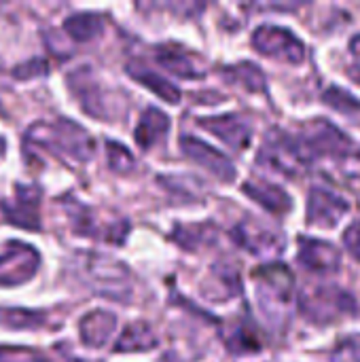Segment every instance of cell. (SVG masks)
<instances>
[{
	"mask_svg": "<svg viewBox=\"0 0 360 362\" xmlns=\"http://www.w3.org/2000/svg\"><path fill=\"white\" fill-rule=\"evenodd\" d=\"M25 140L74 163H87L95 151V144L89 132H85L79 123L68 121V119L34 123L30 125Z\"/></svg>",
	"mask_w": 360,
	"mask_h": 362,
	"instance_id": "6da1fadb",
	"label": "cell"
},
{
	"mask_svg": "<svg viewBox=\"0 0 360 362\" xmlns=\"http://www.w3.org/2000/svg\"><path fill=\"white\" fill-rule=\"evenodd\" d=\"M255 295L263 316L272 325H284L295 297V276L282 263L261 265L252 272Z\"/></svg>",
	"mask_w": 360,
	"mask_h": 362,
	"instance_id": "7a4b0ae2",
	"label": "cell"
},
{
	"mask_svg": "<svg viewBox=\"0 0 360 362\" xmlns=\"http://www.w3.org/2000/svg\"><path fill=\"white\" fill-rule=\"evenodd\" d=\"M74 274L87 284L91 291L106 295L117 301H127L132 295V276L129 269L110 259L95 252H79L72 261Z\"/></svg>",
	"mask_w": 360,
	"mask_h": 362,
	"instance_id": "3957f363",
	"label": "cell"
},
{
	"mask_svg": "<svg viewBox=\"0 0 360 362\" xmlns=\"http://www.w3.org/2000/svg\"><path fill=\"white\" fill-rule=\"evenodd\" d=\"M299 312L312 325H331L356 314V299L339 286H308L297 297Z\"/></svg>",
	"mask_w": 360,
	"mask_h": 362,
	"instance_id": "277c9868",
	"label": "cell"
},
{
	"mask_svg": "<svg viewBox=\"0 0 360 362\" xmlns=\"http://www.w3.org/2000/svg\"><path fill=\"white\" fill-rule=\"evenodd\" d=\"M308 163L314 159H339L354 148V142L331 121L312 119L301 127V136H295Z\"/></svg>",
	"mask_w": 360,
	"mask_h": 362,
	"instance_id": "5b68a950",
	"label": "cell"
},
{
	"mask_svg": "<svg viewBox=\"0 0 360 362\" xmlns=\"http://www.w3.org/2000/svg\"><path fill=\"white\" fill-rule=\"evenodd\" d=\"M259 163L284 176H299L310 165L301 153L297 138L289 136L282 129H272L265 136L261 151H259Z\"/></svg>",
	"mask_w": 360,
	"mask_h": 362,
	"instance_id": "8992f818",
	"label": "cell"
},
{
	"mask_svg": "<svg viewBox=\"0 0 360 362\" xmlns=\"http://www.w3.org/2000/svg\"><path fill=\"white\" fill-rule=\"evenodd\" d=\"M252 47L272 59L284 64H301L306 59V45L299 36H295L289 28L280 25H259L252 34Z\"/></svg>",
	"mask_w": 360,
	"mask_h": 362,
	"instance_id": "52a82bcc",
	"label": "cell"
},
{
	"mask_svg": "<svg viewBox=\"0 0 360 362\" xmlns=\"http://www.w3.org/2000/svg\"><path fill=\"white\" fill-rule=\"evenodd\" d=\"M66 212H68V218H70V225L76 233H83V235H91L95 240H106V242H112V244H121L125 240V233H127V223L121 218H115V221H106L102 218L95 210L74 202V199H68L64 204Z\"/></svg>",
	"mask_w": 360,
	"mask_h": 362,
	"instance_id": "ba28073f",
	"label": "cell"
},
{
	"mask_svg": "<svg viewBox=\"0 0 360 362\" xmlns=\"http://www.w3.org/2000/svg\"><path fill=\"white\" fill-rule=\"evenodd\" d=\"M40 265L38 252L23 242H8L0 255V286H19L34 278Z\"/></svg>",
	"mask_w": 360,
	"mask_h": 362,
	"instance_id": "9c48e42d",
	"label": "cell"
},
{
	"mask_svg": "<svg viewBox=\"0 0 360 362\" xmlns=\"http://www.w3.org/2000/svg\"><path fill=\"white\" fill-rule=\"evenodd\" d=\"M233 240L255 257H278L286 248L282 233L257 223L255 218L242 221L233 229Z\"/></svg>",
	"mask_w": 360,
	"mask_h": 362,
	"instance_id": "30bf717a",
	"label": "cell"
},
{
	"mask_svg": "<svg viewBox=\"0 0 360 362\" xmlns=\"http://www.w3.org/2000/svg\"><path fill=\"white\" fill-rule=\"evenodd\" d=\"M350 212V202L331 189L314 187L308 195V225L333 229Z\"/></svg>",
	"mask_w": 360,
	"mask_h": 362,
	"instance_id": "8fae6325",
	"label": "cell"
},
{
	"mask_svg": "<svg viewBox=\"0 0 360 362\" xmlns=\"http://www.w3.org/2000/svg\"><path fill=\"white\" fill-rule=\"evenodd\" d=\"M297 263L312 274H335L342 267V252L331 242L301 235L297 244Z\"/></svg>",
	"mask_w": 360,
	"mask_h": 362,
	"instance_id": "7c38bea8",
	"label": "cell"
},
{
	"mask_svg": "<svg viewBox=\"0 0 360 362\" xmlns=\"http://www.w3.org/2000/svg\"><path fill=\"white\" fill-rule=\"evenodd\" d=\"M180 148H182V153L189 159H193L195 163L206 168L219 180H223V182H233L236 180V165H233V161L227 155H223L221 151H216L210 144H206L204 140H199L195 136H182L180 138Z\"/></svg>",
	"mask_w": 360,
	"mask_h": 362,
	"instance_id": "4fadbf2b",
	"label": "cell"
},
{
	"mask_svg": "<svg viewBox=\"0 0 360 362\" xmlns=\"http://www.w3.org/2000/svg\"><path fill=\"white\" fill-rule=\"evenodd\" d=\"M155 55H157V62L168 72L180 78H202L206 74V62L202 59V55H197L195 51L182 45H176V42L159 45Z\"/></svg>",
	"mask_w": 360,
	"mask_h": 362,
	"instance_id": "5bb4252c",
	"label": "cell"
},
{
	"mask_svg": "<svg viewBox=\"0 0 360 362\" xmlns=\"http://www.w3.org/2000/svg\"><path fill=\"white\" fill-rule=\"evenodd\" d=\"M38 206H40V191L36 187L19 185L15 189V199L2 204V214L11 225L34 231L40 227Z\"/></svg>",
	"mask_w": 360,
	"mask_h": 362,
	"instance_id": "9a60e30c",
	"label": "cell"
},
{
	"mask_svg": "<svg viewBox=\"0 0 360 362\" xmlns=\"http://www.w3.org/2000/svg\"><path fill=\"white\" fill-rule=\"evenodd\" d=\"M72 93L76 95V100L81 102L83 110L95 119H104L108 117L106 110V93L102 91V85L98 83V78L91 74V70L87 66H81L76 72L70 74L68 78Z\"/></svg>",
	"mask_w": 360,
	"mask_h": 362,
	"instance_id": "2e32d148",
	"label": "cell"
},
{
	"mask_svg": "<svg viewBox=\"0 0 360 362\" xmlns=\"http://www.w3.org/2000/svg\"><path fill=\"white\" fill-rule=\"evenodd\" d=\"M199 125L221 138L227 146L236 151H244L252 138V125L248 119L240 115H223V117H206L199 119Z\"/></svg>",
	"mask_w": 360,
	"mask_h": 362,
	"instance_id": "e0dca14e",
	"label": "cell"
},
{
	"mask_svg": "<svg viewBox=\"0 0 360 362\" xmlns=\"http://www.w3.org/2000/svg\"><path fill=\"white\" fill-rule=\"evenodd\" d=\"M242 191L276 216H284L293 210L291 195L278 185L263 182V180H248V182H244Z\"/></svg>",
	"mask_w": 360,
	"mask_h": 362,
	"instance_id": "ac0fdd59",
	"label": "cell"
},
{
	"mask_svg": "<svg viewBox=\"0 0 360 362\" xmlns=\"http://www.w3.org/2000/svg\"><path fill=\"white\" fill-rule=\"evenodd\" d=\"M115 329H117V316L112 312H106V310L89 312L79 325L81 339L89 348H102L110 339Z\"/></svg>",
	"mask_w": 360,
	"mask_h": 362,
	"instance_id": "d6986e66",
	"label": "cell"
},
{
	"mask_svg": "<svg viewBox=\"0 0 360 362\" xmlns=\"http://www.w3.org/2000/svg\"><path fill=\"white\" fill-rule=\"evenodd\" d=\"M168 134H170V117L163 110L149 106L136 125L134 138L142 148H151V146L163 142Z\"/></svg>",
	"mask_w": 360,
	"mask_h": 362,
	"instance_id": "ffe728a7",
	"label": "cell"
},
{
	"mask_svg": "<svg viewBox=\"0 0 360 362\" xmlns=\"http://www.w3.org/2000/svg\"><path fill=\"white\" fill-rule=\"evenodd\" d=\"M127 72L132 78H136L138 83H142L146 89H151L153 93H157L161 100L170 102V104H178L180 102V91L176 85H172L168 78H163L161 74L149 70L144 64H129L127 66Z\"/></svg>",
	"mask_w": 360,
	"mask_h": 362,
	"instance_id": "44dd1931",
	"label": "cell"
},
{
	"mask_svg": "<svg viewBox=\"0 0 360 362\" xmlns=\"http://www.w3.org/2000/svg\"><path fill=\"white\" fill-rule=\"evenodd\" d=\"M155 344H157L155 331L146 322H132L125 327L119 341L115 344V352H121V354L146 352V350H153Z\"/></svg>",
	"mask_w": 360,
	"mask_h": 362,
	"instance_id": "7402d4cb",
	"label": "cell"
},
{
	"mask_svg": "<svg viewBox=\"0 0 360 362\" xmlns=\"http://www.w3.org/2000/svg\"><path fill=\"white\" fill-rule=\"evenodd\" d=\"M64 30L68 32L70 38L79 42H87L104 32V19L95 13H76L64 21Z\"/></svg>",
	"mask_w": 360,
	"mask_h": 362,
	"instance_id": "603a6c76",
	"label": "cell"
},
{
	"mask_svg": "<svg viewBox=\"0 0 360 362\" xmlns=\"http://www.w3.org/2000/svg\"><path fill=\"white\" fill-rule=\"evenodd\" d=\"M212 280L214 284H206L204 288V295H208L212 288H219V301H227L231 297H236L240 291H242V282L238 278V272L233 267H227V265H216L212 269Z\"/></svg>",
	"mask_w": 360,
	"mask_h": 362,
	"instance_id": "cb8c5ba5",
	"label": "cell"
},
{
	"mask_svg": "<svg viewBox=\"0 0 360 362\" xmlns=\"http://www.w3.org/2000/svg\"><path fill=\"white\" fill-rule=\"evenodd\" d=\"M225 74H227V78H229V81H233V83L242 85V87H244V89H248V91H265L267 81H265L263 70H261L257 64L242 62V64H238V66L229 68Z\"/></svg>",
	"mask_w": 360,
	"mask_h": 362,
	"instance_id": "d4e9b609",
	"label": "cell"
},
{
	"mask_svg": "<svg viewBox=\"0 0 360 362\" xmlns=\"http://www.w3.org/2000/svg\"><path fill=\"white\" fill-rule=\"evenodd\" d=\"M45 316L32 310H23V308H2L0 310V325L15 329V331H28V329H36L42 327Z\"/></svg>",
	"mask_w": 360,
	"mask_h": 362,
	"instance_id": "484cf974",
	"label": "cell"
},
{
	"mask_svg": "<svg viewBox=\"0 0 360 362\" xmlns=\"http://www.w3.org/2000/svg\"><path fill=\"white\" fill-rule=\"evenodd\" d=\"M227 348H229L233 354H252V352H259V350H261V341H259L257 331L244 320V322L231 333V337L227 339Z\"/></svg>",
	"mask_w": 360,
	"mask_h": 362,
	"instance_id": "4316f807",
	"label": "cell"
},
{
	"mask_svg": "<svg viewBox=\"0 0 360 362\" xmlns=\"http://www.w3.org/2000/svg\"><path fill=\"white\" fill-rule=\"evenodd\" d=\"M335 161H337L339 178L346 185H350L354 189H360V148L354 146L348 155H344V157H339Z\"/></svg>",
	"mask_w": 360,
	"mask_h": 362,
	"instance_id": "83f0119b",
	"label": "cell"
},
{
	"mask_svg": "<svg viewBox=\"0 0 360 362\" xmlns=\"http://www.w3.org/2000/svg\"><path fill=\"white\" fill-rule=\"evenodd\" d=\"M323 100H325V104H327V106H331V108H335L337 112H344V115H350V112H356V110H360L359 100H356L354 95H350L346 89L337 87V85L329 87V89L325 91Z\"/></svg>",
	"mask_w": 360,
	"mask_h": 362,
	"instance_id": "f1b7e54d",
	"label": "cell"
},
{
	"mask_svg": "<svg viewBox=\"0 0 360 362\" xmlns=\"http://www.w3.org/2000/svg\"><path fill=\"white\" fill-rule=\"evenodd\" d=\"M106 148H108V165L115 172H123L125 174V172H132L134 170L136 161H134L132 153L125 146H121L117 142H108Z\"/></svg>",
	"mask_w": 360,
	"mask_h": 362,
	"instance_id": "f546056e",
	"label": "cell"
},
{
	"mask_svg": "<svg viewBox=\"0 0 360 362\" xmlns=\"http://www.w3.org/2000/svg\"><path fill=\"white\" fill-rule=\"evenodd\" d=\"M331 362H360V337H346L331 354Z\"/></svg>",
	"mask_w": 360,
	"mask_h": 362,
	"instance_id": "4dcf8cb0",
	"label": "cell"
},
{
	"mask_svg": "<svg viewBox=\"0 0 360 362\" xmlns=\"http://www.w3.org/2000/svg\"><path fill=\"white\" fill-rule=\"evenodd\" d=\"M0 362H47L40 354L25 348H4L0 350Z\"/></svg>",
	"mask_w": 360,
	"mask_h": 362,
	"instance_id": "1f68e13d",
	"label": "cell"
},
{
	"mask_svg": "<svg viewBox=\"0 0 360 362\" xmlns=\"http://www.w3.org/2000/svg\"><path fill=\"white\" fill-rule=\"evenodd\" d=\"M344 246L348 248V252L360 261V221H354L346 231H344Z\"/></svg>",
	"mask_w": 360,
	"mask_h": 362,
	"instance_id": "d6a6232c",
	"label": "cell"
},
{
	"mask_svg": "<svg viewBox=\"0 0 360 362\" xmlns=\"http://www.w3.org/2000/svg\"><path fill=\"white\" fill-rule=\"evenodd\" d=\"M350 55H352V66H350L348 74L354 83L360 85V32L350 40Z\"/></svg>",
	"mask_w": 360,
	"mask_h": 362,
	"instance_id": "836d02e7",
	"label": "cell"
},
{
	"mask_svg": "<svg viewBox=\"0 0 360 362\" xmlns=\"http://www.w3.org/2000/svg\"><path fill=\"white\" fill-rule=\"evenodd\" d=\"M4 148H6V144H4V140L0 138V157L4 155Z\"/></svg>",
	"mask_w": 360,
	"mask_h": 362,
	"instance_id": "e575fe53",
	"label": "cell"
}]
</instances>
